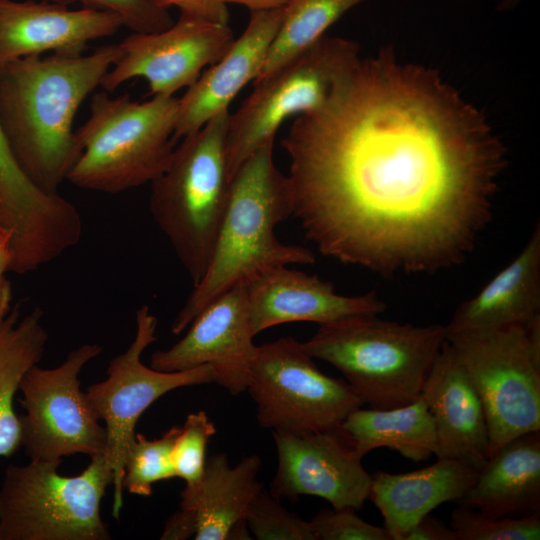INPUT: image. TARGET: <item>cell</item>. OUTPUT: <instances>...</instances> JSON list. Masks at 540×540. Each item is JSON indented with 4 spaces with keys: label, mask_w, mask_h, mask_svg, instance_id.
<instances>
[{
    "label": "cell",
    "mask_w": 540,
    "mask_h": 540,
    "mask_svg": "<svg viewBox=\"0 0 540 540\" xmlns=\"http://www.w3.org/2000/svg\"><path fill=\"white\" fill-rule=\"evenodd\" d=\"M292 217L318 251L383 276L463 263L492 220L507 149L437 70L392 48L294 118Z\"/></svg>",
    "instance_id": "1"
},
{
    "label": "cell",
    "mask_w": 540,
    "mask_h": 540,
    "mask_svg": "<svg viewBox=\"0 0 540 540\" xmlns=\"http://www.w3.org/2000/svg\"><path fill=\"white\" fill-rule=\"evenodd\" d=\"M120 56L119 46L109 45L0 67V128L18 166L40 190L58 194L67 180L82 152L74 118Z\"/></svg>",
    "instance_id": "2"
},
{
    "label": "cell",
    "mask_w": 540,
    "mask_h": 540,
    "mask_svg": "<svg viewBox=\"0 0 540 540\" xmlns=\"http://www.w3.org/2000/svg\"><path fill=\"white\" fill-rule=\"evenodd\" d=\"M274 140L255 150L231 178L228 204L206 270L175 317L178 335L218 295L274 266L313 264L314 254L280 242L276 226L292 216L289 178L276 166Z\"/></svg>",
    "instance_id": "3"
},
{
    "label": "cell",
    "mask_w": 540,
    "mask_h": 540,
    "mask_svg": "<svg viewBox=\"0 0 540 540\" xmlns=\"http://www.w3.org/2000/svg\"><path fill=\"white\" fill-rule=\"evenodd\" d=\"M445 341L441 324L419 326L357 315L319 325L302 345L311 357L340 371L363 404L390 409L421 396Z\"/></svg>",
    "instance_id": "4"
},
{
    "label": "cell",
    "mask_w": 540,
    "mask_h": 540,
    "mask_svg": "<svg viewBox=\"0 0 540 540\" xmlns=\"http://www.w3.org/2000/svg\"><path fill=\"white\" fill-rule=\"evenodd\" d=\"M178 98L93 94L87 120L75 131L81 155L67 180L81 189L121 193L153 182L173 152Z\"/></svg>",
    "instance_id": "5"
},
{
    "label": "cell",
    "mask_w": 540,
    "mask_h": 540,
    "mask_svg": "<svg viewBox=\"0 0 540 540\" xmlns=\"http://www.w3.org/2000/svg\"><path fill=\"white\" fill-rule=\"evenodd\" d=\"M229 113L218 114L183 137L167 168L151 182V215L193 285L206 270L229 200Z\"/></svg>",
    "instance_id": "6"
},
{
    "label": "cell",
    "mask_w": 540,
    "mask_h": 540,
    "mask_svg": "<svg viewBox=\"0 0 540 540\" xmlns=\"http://www.w3.org/2000/svg\"><path fill=\"white\" fill-rule=\"evenodd\" d=\"M62 461L9 465L0 487V540H110L101 502L114 474L105 454L77 476Z\"/></svg>",
    "instance_id": "7"
},
{
    "label": "cell",
    "mask_w": 540,
    "mask_h": 540,
    "mask_svg": "<svg viewBox=\"0 0 540 540\" xmlns=\"http://www.w3.org/2000/svg\"><path fill=\"white\" fill-rule=\"evenodd\" d=\"M484 407L490 452L540 431V319L446 335Z\"/></svg>",
    "instance_id": "8"
},
{
    "label": "cell",
    "mask_w": 540,
    "mask_h": 540,
    "mask_svg": "<svg viewBox=\"0 0 540 540\" xmlns=\"http://www.w3.org/2000/svg\"><path fill=\"white\" fill-rule=\"evenodd\" d=\"M360 59L358 43L325 35L299 56L254 82L253 90L239 108L229 113L226 158L230 178L255 150L275 140L288 118L323 106Z\"/></svg>",
    "instance_id": "9"
},
{
    "label": "cell",
    "mask_w": 540,
    "mask_h": 540,
    "mask_svg": "<svg viewBox=\"0 0 540 540\" xmlns=\"http://www.w3.org/2000/svg\"><path fill=\"white\" fill-rule=\"evenodd\" d=\"M246 391L259 425L288 433L336 429L364 405L346 380L321 372L289 336L257 346Z\"/></svg>",
    "instance_id": "10"
},
{
    "label": "cell",
    "mask_w": 540,
    "mask_h": 540,
    "mask_svg": "<svg viewBox=\"0 0 540 540\" xmlns=\"http://www.w3.org/2000/svg\"><path fill=\"white\" fill-rule=\"evenodd\" d=\"M136 332L129 347L108 364L107 377L85 392L107 435L105 456L114 474L112 516L118 519L123 507L124 465L135 438L137 421L161 396L180 387L215 382L211 365L164 372L142 362L145 349L156 339L157 318L147 305L136 312Z\"/></svg>",
    "instance_id": "11"
},
{
    "label": "cell",
    "mask_w": 540,
    "mask_h": 540,
    "mask_svg": "<svg viewBox=\"0 0 540 540\" xmlns=\"http://www.w3.org/2000/svg\"><path fill=\"white\" fill-rule=\"evenodd\" d=\"M102 353L97 344H82L54 368L37 364L24 375L19 391L21 446L30 460L62 461L63 457L105 454V427L80 389L79 374Z\"/></svg>",
    "instance_id": "12"
},
{
    "label": "cell",
    "mask_w": 540,
    "mask_h": 540,
    "mask_svg": "<svg viewBox=\"0 0 540 540\" xmlns=\"http://www.w3.org/2000/svg\"><path fill=\"white\" fill-rule=\"evenodd\" d=\"M235 39L229 24L181 14L158 32H133L119 44L121 56L104 76V91L132 78L147 81L150 94L174 96L190 87L202 70L218 61Z\"/></svg>",
    "instance_id": "13"
},
{
    "label": "cell",
    "mask_w": 540,
    "mask_h": 540,
    "mask_svg": "<svg viewBox=\"0 0 540 540\" xmlns=\"http://www.w3.org/2000/svg\"><path fill=\"white\" fill-rule=\"evenodd\" d=\"M277 470L270 494L280 500L301 495L327 500L333 508L360 509L368 499L371 475L362 466L340 426L332 430L273 431Z\"/></svg>",
    "instance_id": "14"
},
{
    "label": "cell",
    "mask_w": 540,
    "mask_h": 540,
    "mask_svg": "<svg viewBox=\"0 0 540 540\" xmlns=\"http://www.w3.org/2000/svg\"><path fill=\"white\" fill-rule=\"evenodd\" d=\"M174 345L151 356L150 366L164 372L211 365L215 382L230 394L246 392L257 345L251 331L244 283L210 301Z\"/></svg>",
    "instance_id": "15"
},
{
    "label": "cell",
    "mask_w": 540,
    "mask_h": 540,
    "mask_svg": "<svg viewBox=\"0 0 540 540\" xmlns=\"http://www.w3.org/2000/svg\"><path fill=\"white\" fill-rule=\"evenodd\" d=\"M243 283L254 336L283 323L324 325L357 315H379L386 309L375 291L342 295L332 283L287 265L268 268Z\"/></svg>",
    "instance_id": "16"
},
{
    "label": "cell",
    "mask_w": 540,
    "mask_h": 540,
    "mask_svg": "<svg viewBox=\"0 0 540 540\" xmlns=\"http://www.w3.org/2000/svg\"><path fill=\"white\" fill-rule=\"evenodd\" d=\"M124 24L111 12L44 0L0 2V67L46 52L82 54L88 43L110 37Z\"/></svg>",
    "instance_id": "17"
},
{
    "label": "cell",
    "mask_w": 540,
    "mask_h": 540,
    "mask_svg": "<svg viewBox=\"0 0 540 540\" xmlns=\"http://www.w3.org/2000/svg\"><path fill=\"white\" fill-rule=\"evenodd\" d=\"M284 8L250 12L243 33L178 99L175 142L196 132L218 114L229 111L236 95L257 79Z\"/></svg>",
    "instance_id": "18"
},
{
    "label": "cell",
    "mask_w": 540,
    "mask_h": 540,
    "mask_svg": "<svg viewBox=\"0 0 540 540\" xmlns=\"http://www.w3.org/2000/svg\"><path fill=\"white\" fill-rule=\"evenodd\" d=\"M421 396L435 422L437 459H454L479 472L491 456L485 411L447 340L428 374Z\"/></svg>",
    "instance_id": "19"
},
{
    "label": "cell",
    "mask_w": 540,
    "mask_h": 540,
    "mask_svg": "<svg viewBox=\"0 0 540 540\" xmlns=\"http://www.w3.org/2000/svg\"><path fill=\"white\" fill-rule=\"evenodd\" d=\"M540 319V223L519 253L473 297L462 302L445 334L473 333Z\"/></svg>",
    "instance_id": "20"
},
{
    "label": "cell",
    "mask_w": 540,
    "mask_h": 540,
    "mask_svg": "<svg viewBox=\"0 0 540 540\" xmlns=\"http://www.w3.org/2000/svg\"><path fill=\"white\" fill-rule=\"evenodd\" d=\"M478 471L448 458L405 473L376 471L371 475L368 499L380 511L392 540L407 531L437 506L458 501L473 485Z\"/></svg>",
    "instance_id": "21"
},
{
    "label": "cell",
    "mask_w": 540,
    "mask_h": 540,
    "mask_svg": "<svg viewBox=\"0 0 540 540\" xmlns=\"http://www.w3.org/2000/svg\"><path fill=\"white\" fill-rule=\"evenodd\" d=\"M457 504L496 517L540 513V431L495 450Z\"/></svg>",
    "instance_id": "22"
},
{
    "label": "cell",
    "mask_w": 540,
    "mask_h": 540,
    "mask_svg": "<svg viewBox=\"0 0 540 540\" xmlns=\"http://www.w3.org/2000/svg\"><path fill=\"white\" fill-rule=\"evenodd\" d=\"M261 459L252 454L234 467L224 453L206 459L200 479L181 492L180 507L195 513L196 540H226L231 527L245 519L252 501L263 488L258 481Z\"/></svg>",
    "instance_id": "23"
},
{
    "label": "cell",
    "mask_w": 540,
    "mask_h": 540,
    "mask_svg": "<svg viewBox=\"0 0 540 540\" xmlns=\"http://www.w3.org/2000/svg\"><path fill=\"white\" fill-rule=\"evenodd\" d=\"M340 428L361 459L386 447L415 462L426 461L437 451L435 422L422 396L405 406L351 412Z\"/></svg>",
    "instance_id": "24"
},
{
    "label": "cell",
    "mask_w": 540,
    "mask_h": 540,
    "mask_svg": "<svg viewBox=\"0 0 540 540\" xmlns=\"http://www.w3.org/2000/svg\"><path fill=\"white\" fill-rule=\"evenodd\" d=\"M47 341L40 308L21 317L15 305L0 326V457H9L21 447L14 398L24 375L40 361Z\"/></svg>",
    "instance_id": "25"
},
{
    "label": "cell",
    "mask_w": 540,
    "mask_h": 540,
    "mask_svg": "<svg viewBox=\"0 0 540 540\" xmlns=\"http://www.w3.org/2000/svg\"><path fill=\"white\" fill-rule=\"evenodd\" d=\"M367 0H292L269 47L258 81L325 36L326 30L349 10ZM253 82V83H254Z\"/></svg>",
    "instance_id": "26"
},
{
    "label": "cell",
    "mask_w": 540,
    "mask_h": 540,
    "mask_svg": "<svg viewBox=\"0 0 540 540\" xmlns=\"http://www.w3.org/2000/svg\"><path fill=\"white\" fill-rule=\"evenodd\" d=\"M180 427L174 426L160 438L147 439L135 434L124 465L123 489L130 494L149 497L153 484L176 477L172 450Z\"/></svg>",
    "instance_id": "27"
},
{
    "label": "cell",
    "mask_w": 540,
    "mask_h": 540,
    "mask_svg": "<svg viewBox=\"0 0 540 540\" xmlns=\"http://www.w3.org/2000/svg\"><path fill=\"white\" fill-rule=\"evenodd\" d=\"M450 527L458 540H538L540 513L496 517L459 505L451 514Z\"/></svg>",
    "instance_id": "28"
},
{
    "label": "cell",
    "mask_w": 540,
    "mask_h": 540,
    "mask_svg": "<svg viewBox=\"0 0 540 540\" xmlns=\"http://www.w3.org/2000/svg\"><path fill=\"white\" fill-rule=\"evenodd\" d=\"M245 518L250 532L259 540H316L310 521L284 508L264 487Z\"/></svg>",
    "instance_id": "29"
},
{
    "label": "cell",
    "mask_w": 540,
    "mask_h": 540,
    "mask_svg": "<svg viewBox=\"0 0 540 540\" xmlns=\"http://www.w3.org/2000/svg\"><path fill=\"white\" fill-rule=\"evenodd\" d=\"M216 433L214 423L205 411L190 413L175 439L172 460L176 477L186 485L196 483L203 474L206 463V448Z\"/></svg>",
    "instance_id": "30"
},
{
    "label": "cell",
    "mask_w": 540,
    "mask_h": 540,
    "mask_svg": "<svg viewBox=\"0 0 540 540\" xmlns=\"http://www.w3.org/2000/svg\"><path fill=\"white\" fill-rule=\"evenodd\" d=\"M41 198V190L18 166L0 128V223L25 217Z\"/></svg>",
    "instance_id": "31"
},
{
    "label": "cell",
    "mask_w": 540,
    "mask_h": 540,
    "mask_svg": "<svg viewBox=\"0 0 540 540\" xmlns=\"http://www.w3.org/2000/svg\"><path fill=\"white\" fill-rule=\"evenodd\" d=\"M69 6L79 3L82 7L111 12L118 15L124 26L133 32H158L170 27L174 20L169 10L156 0H44Z\"/></svg>",
    "instance_id": "32"
},
{
    "label": "cell",
    "mask_w": 540,
    "mask_h": 540,
    "mask_svg": "<svg viewBox=\"0 0 540 540\" xmlns=\"http://www.w3.org/2000/svg\"><path fill=\"white\" fill-rule=\"evenodd\" d=\"M354 508L324 509L311 520L316 540H392L384 527L365 522Z\"/></svg>",
    "instance_id": "33"
},
{
    "label": "cell",
    "mask_w": 540,
    "mask_h": 540,
    "mask_svg": "<svg viewBox=\"0 0 540 540\" xmlns=\"http://www.w3.org/2000/svg\"><path fill=\"white\" fill-rule=\"evenodd\" d=\"M169 10L176 7L181 14L201 18L207 21L229 24L228 4L224 0H156Z\"/></svg>",
    "instance_id": "34"
},
{
    "label": "cell",
    "mask_w": 540,
    "mask_h": 540,
    "mask_svg": "<svg viewBox=\"0 0 540 540\" xmlns=\"http://www.w3.org/2000/svg\"><path fill=\"white\" fill-rule=\"evenodd\" d=\"M11 236L0 227V326L12 310V287L6 273L11 270Z\"/></svg>",
    "instance_id": "35"
},
{
    "label": "cell",
    "mask_w": 540,
    "mask_h": 540,
    "mask_svg": "<svg viewBox=\"0 0 540 540\" xmlns=\"http://www.w3.org/2000/svg\"><path fill=\"white\" fill-rule=\"evenodd\" d=\"M402 540H458L452 528L430 514L413 525Z\"/></svg>",
    "instance_id": "36"
},
{
    "label": "cell",
    "mask_w": 540,
    "mask_h": 540,
    "mask_svg": "<svg viewBox=\"0 0 540 540\" xmlns=\"http://www.w3.org/2000/svg\"><path fill=\"white\" fill-rule=\"evenodd\" d=\"M196 531L195 513L190 509L180 507L166 520L160 538L163 540H184L194 538Z\"/></svg>",
    "instance_id": "37"
},
{
    "label": "cell",
    "mask_w": 540,
    "mask_h": 540,
    "mask_svg": "<svg viewBox=\"0 0 540 540\" xmlns=\"http://www.w3.org/2000/svg\"><path fill=\"white\" fill-rule=\"evenodd\" d=\"M227 4L241 5L252 11L284 8L292 0H224Z\"/></svg>",
    "instance_id": "38"
},
{
    "label": "cell",
    "mask_w": 540,
    "mask_h": 540,
    "mask_svg": "<svg viewBox=\"0 0 540 540\" xmlns=\"http://www.w3.org/2000/svg\"><path fill=\"white\" fill-rule=\"evenodd\" d=\"M249 527L245 519H242L235 523L229 530L226 539H251L248 532Z\"/></svg>",
    "instance_id": "39"
},
{
    "label": "cell",
    "mask_w": 540,
    "mask_h": 540,
    "mask_svg": "<svg viewBox=\"0 0 540 540\" xmlns=\"http://www.w3.org/2000/svg\"><path fill=\"white\" fill-rule=\"evenodd\" d=\"M519 1L520 0H500V7L503 9L510 8Z\"/></svg>",
    "instance_id": "40"
}]
</instances>
